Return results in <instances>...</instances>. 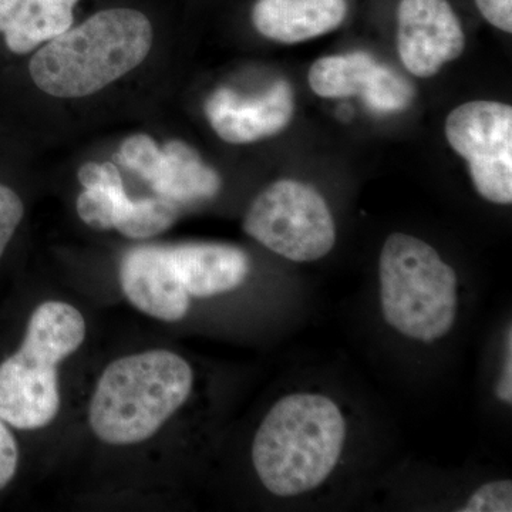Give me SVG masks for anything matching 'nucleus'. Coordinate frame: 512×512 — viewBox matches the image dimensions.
<instances>
[{"label":"nucleus","instance_id":"1","mask_svg":"<svg viewBox=\"0 0 512 512\" xmlns=\"http://www.w3.org/2000/svg\"><path fill=\"white\" fill-rule=\"evenodd\" d=\"M153 39L144 13L101 10L37 50L29 63L30 77L37 89L57 99L92 96L140 66Z\"/></svg>","mask_w":512,"mask_h":512},{"label":"nucleus","instance_id":"2","mask_svg":"<svg viewBox=\"0 0 512 512\" xmlns=\"http://www.w3.org/2000/svg\"><path fill=\"white\" fill-rule=\"evenodd\" d=\"M345 440L338 404L320 394H291L269 410L256 431L252 461L266 490L293 497L328 480Z\"/></svg>","mask_w":512,"mask_h":512},{"label":"nucleus","instance_id":"3","mask_svg":"<svg viewBox=\"0 0 512 512\" xmlns=\"http://www.w3.org/2000/svg\"><path fill=\"white\" fill-rule=\"evenodd\" d=\"M194 373L184 357L156 349L106 367L90 402L94 434L110 446L143 443L190 397Z\"/></svg>","mask_w":512,"mask_h":512},{"label":"nucleus","instance_id":"4","mask_svg":"<svg viewBox=\"0 0 512 512\" xmlns=\"http://www.w3.org/2000/svg\"><path fill=\"white\" fill-rule=\"evenodd\" d=\"M86 338L82 313L47 301L30 316L22 346L0 363V419L19 430L43 429L60 409L57 366Z\"/></svg>","mask_w":512,"mask_h":512},{"label":"nucleus","instance_id":"5","mask_svg":"<svg viewBox=\"0 0 512 512\" xmlns=\"http://www.w3.org/2000/svg\"><path fill=\"white\" fill-rule=\"evenodd\" d=\"M384 319L406 338L431 343L453 328L457 275L427 242L394 232L380 254Z\"/></svg>","mask_w":512,"mask_h":512},{"label":"nucleus","instance_id":"6","mask_svg":"<svg viewBox=\"0 0 512 512\" xmlns=\"http://www.w3.org/2000/svg\"><path fill=\"white\" fill-rule=\"evenodd\" d=\"M244 231L276 255L313 262L332 251L336 227L315 188L281 180L259 192L244 218Z\"/></svg>","mask_w":512,"mask_h":512},{"label":"nucleus","instance_id":"7","mask_svg":"<svg viewBox=\"0 0 512 512\" xmlns=\"http://www.w3.org/2000/svg\"><path fill=\"white\" fill-rule=\"evenodd\" d=\"M448 144L467 161L478 194L494 204L512 202V109L498 101H470L446 120Z\"/></svg>","mask_w":512,"mask_h":512},{"label":"nucleus","instance_id":"8","mask_svg":"<svg viewBox=\"0 0 512 512\" xmlns=\"http://www.w3.org/2000/svg\"><path fill=\"white\" fill-rule=\"evenodd\" d=\"M120 160L150 184L157 195L177 205L212 200L221 191L217 171L180 140L168 141L160 148L150 136L136 134L121 144Z\"/></svg>","mask_w":512,"mask_h":512},{"label":"nucleus","instance_id":"9","mask_svg":"<svg viewBox=\"0 0 512 512\" xmlns=\"http://www.w3.org/2000/svg\"><path fill=\"white\" fill-rule=\"evenodd\" d=\"M466 37L447 0H402L397 12V50L414 76H436L464 52Z\"/></svg>","mask_w":512,"mask_h":512},{"label":"nucleus","instance_id":"10","mask_svg":"<svg viewBox=\"0 0 512 512\" xmlns=\"http://www.w3.org/2000/svg\"><path fill=\"white\" fill-rule=\"evenodd\" d=\"M119 274L128 301L151 318L180 322L190 311V293L175 269L170 247L130 249L121 259Z\"/></svg>","mask_w":512,"mask_h":512},{"label":"nucleus","instance_id":"11","mask_svg":"<svg viewBox=\"0 0 512 512\" xmlns=\"http://www.w3.org/2000/svg\"><path fill=\"white\" fill-rule=\"evenodd\" d=\"M215 133L229 144H248L281 133L291 123L293 94L281 80L254 99H241L227 87L215 90L205 103Z\"/></svg>","mask_w":512,"mask_h":512},{"label":"nucleus","instance_id":"12","mask_svg":"<svg viewBox=\"0 0 512 512\" xmlns=\"http://www.w3.org/2000/svg\"><path fill=\"white\" fill-rule=\"evenodd\" d=\"M346 15V0H258L252 22L262 36L293 45L338 29Z\"/></svg>","mask_w":512,"mask_h":512},{"label":"nucleus","instance_id":"13","mask_svg":"<svg viewBox=\"0 0 512 512\" xmlns=\"http://www.w3.org/2000/svg\"><path fill=\"white\" fill-rule=\"evenodd\" d=\"M170 254L185 289L195 298L234 291L249 274L248 255L232 245H174Z\"/></svg>","mask_w":512,"mask_h":512},{"label":"nucleus","instance_id":"14","mask_svg":"<svg viewBox=\"0 0 512 512\" xmlns=\"http://www.w3.org/2000/svg\"><path fill=\"white\" fill-rule=\"evenodd\" d=\"M79 0H0V33L10 52L26 55L73 25Z\"/></svg>","mask_w":512,"mask_h":512},{"label":"nucleus","instance_id":"15","mask_svg":"<svg viewBox=\"0 0 512 512\" xmlns=\"http://www.w3.org/2000/svg\"><path fill=\"white\" fill-rule=\"evenodd\" d=\"M79 181L84 188L76 204L80 220L97 231L114 229L117 211L128 198L117 168L111 163H86L80 167Z\"/></svg>","mask_w":512,"mask_h":512},{"label":"nucleus","instance_id":"16","mask_svg":"<svg viewBox=\"0 0 512 512\" xmlns=\"http://www.w3.org/2000/svg\"><path fill=\"white\" fill-rule=\"evenodd\" d=\"M376 64L365 52L322 57L309 70V86L325 99L353 96L363 92Z\"/></svg>","mask_w":512,"mask_h":512},{"label":"nucleus","instance_id":"17","mask_svg":"<svg viewBox=\"0 0 512 512\" xmlns=\"http://www.w3.org/2000/svg\"><path fill=\"white\" fill-rule=\"evenodd\" d=\"M180 205L165 198H144L134 201L127 198L117 211L114 229L130 239L156 237L173 227L177 221Z\"/></svg>","mask_w":512,"mask_h":512},{"label":"nucleus","instance_id":"18","mask_svg":"<svg viewBox=\"0 0 512 512\" xmlns=\"http://www.w3.org/2000/svg\"><path fill=\"white\" fill-rule=\"evenodd\" d=\"M367 106L377 113H397L412 103V84L383 64H376L362 92Z\"/></svg>","mask_w":512,"mask_h":512},{"label":"nucleus","instance_id":"19","mask_svg":"<svg viewBox=\"0 0 512 512\" xmlns=\"http://www.w3.org/2000/svg\"><path fill=\"white\" fill-rule=\"evenodd\" d=\"M460 511L463 512H511L512 511V483L511 480L493 481L481 485L480 488L468 498L467 504Z\"/></svg>","mask_w":512,"mask_h":512},{"label":"nucleus","instance_id":"20","mask_svg":"<svg viewBox=\"0 0 512 512\" xmlns=\"http://www.w3.org/2000/svg\"><path fill=\"white\" fill-rule=\"evenodd\" d=\"M25 215V205L12 188L0 184V258Z\"/></svg>","mask_w":512,"mask_h":512},{"label":"nucleus","instance_id":"21","mask_svg":"<svg viewBox=\"0 0 512 512\" xmlns=\"http://www.w3.org/2000/svg\"><path fill=\"white\" fill-rule=\"evenodd\" d=\"M19 464V447L8 424L0 419V491L15 477Z\"/></svg>","mask_w":512,"mask_h":512},{"label":"nucleus","instance_id":"22","mask_svg":"<svg viewBox=\"0 0 512 512\" xmlns=\"http://www.w3.org/2000/svg\"><path fill=\"white\" fill-rule=\"evenodd\" d=\"M476 3L488 23L505 33L512 32V0H476Z\"/></svg>","mask_w":512,"mask_h":512},{"label":"nucleus","instance_id":"23","mask_svg":"<svg viewBox=\"0 0 512 512\" xmlns=\"http://www.w3.org/2000/svg\"><path fill=\"white\" fill-rule=\"evenodd\" d=\"M511 328L508 329L507 335V349H505V362L503 375H501L500 383L497 384L495 394L498 399L503 402L512 403V343H511Z\"/></svg>","mask_w":512,"mask_h":512}]
</instances>
